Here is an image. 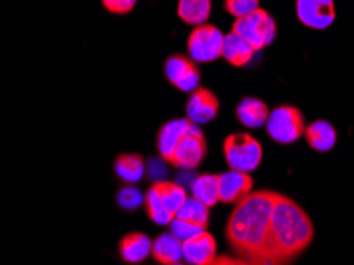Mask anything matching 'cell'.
<instances>
[{
	"label": "cell",
	"mask_w": 354,
	"mask_h": 265,
	"mask_svg": "<svg viewBox=\"0 0 354 265\" xmlns=\"http://www.w3.org/2000/svg\"><path fill=\"white\" fill-rule=\"evenodd\" d=\"M223 154L230 170L251 173L261 165L262 145L248 132H234L224 138Z\"/></svg>",
	"instance_id": "cell-3"
},
{
	"label": "cell",
	"mask_w": 354,
	"mask_h": 265,
	"mask_svg": "<svg viewBox=\"0 0 354 265\" xmlns=\"http://www.w3.org/2000/svg\"><path fill=\"white\" fill-rule=\"evenodd\" d=\"M315 240L308 213L291 197L278 194L272 212L267 265H291Z\"/></svg>",
	"instance_id": "cell-2"
},
{
	"label": "cell",
	"mask_w": 354,
	"mask_h": 265,
	"mask_svg": "<svg viewBox=\"0 0 354 265\" xmlns=\"http://www.w3.org/2000/svg\"><path fill=\"white\" fill-rule=\"evenodd\" d=\"M192 197L201 200L208 208L216 207L219 202V176L213 173H201L192 181Z\"/></svg>",
	"instance_id": "cell-20"
},
{
	"label": "cell",
	"mask_w": 354,
	"mask_h": 265,
	"mask_svg": "<svg viewBox=\"0 0 354 265\" xmlns=\"http://www.w3.org/2000/svg\"><path fill=\"white\" fill-rule=\"evenodd\" d=\"M261 0H224V10L235 18H241L259 8Z\"/></svg>",
	"instance_id": "cell-26"
},
{
	"label": "cell",
	"mask_w": 354,
	"mask_h": 265,
	"mask_svg": "<svg viewBox=\"0 0 354 265\" xmlns=\"http://www.w3.org/2000/svg\"><path fill=\"white\" fill-rule=\"evenodd\" d=\"M113 170L116 176L126 185H137L145 178L147 167L145 158L137 153H121L116 156L113 162Z\"/></svg>",
	"instance_id": "cell-17"
},
{
	"label": "cell",
	"mask_w": 354,
	"mask_h": 265,
	"mask_svg": "<svg viewBox=\"0 0 354 265\" xmlns=\"http://www.w3.org/2000/svg\"><path fill=\"white\" fill-rule=\"evenodd\" d=\"M219 113V99L207 88H197L186 102V118L197 126L216 120Z\"/></svg>",
	"instance_id": "cell-10"
},
{
	"label": "cell",
	"mask_w": 354,
	"mask_h": 265,
	"mask_svg": "<svg viewBox=\"0 0 354 265\" xmlns=\"http://www.w3.org/2000/svg\"><path fill=\"white\" fill-rule=\"evenodd\" d=\"M219 202L239 203L253 192L254 180L250 173L227 170L219 173Z\"/></svg>",
	"instance_id": "cell-11"
},
{
	"label": "cell",
	"mask_w": 354,
	"mask_h": 265,
	"mask_svg": "<svg viewBox=\"0 0 354 265\" xmlns=\"http://www.w3.org/2000/svg\"><path fill=\"white\" fill-rule=\"evenodd\" d=\"M202 230H205V229H202V227L187 223V221H183L180 218H175L170 223V234H174L176 239H180L181 241H186L187 239H191V237L197 235L198 232H202Z\"/></svg>",
	"instance_id": "cell-27"
},
{
	"label": "cell",
	"mask_w": 354,
	"mask_h": 265,
	"mask_svg": "<svg viewBox=\"0 0 354 265\" xmlns=\"http://www.w3.org/2000/svg\"><path fill=\"white\" fill-rule=\"evenodd\" d=\"M176 13L186 24H205L212 13V0H180Z\"/></svg>",
	"instance_id": "cell-22"
},
{
	"label": "cell",
	"mask_w": 354,
	"mask_h": 265,
	"mask_svg": "<svg viewBox=\"0 0 354 265\" xmlns=\"http://www.w3.org/2000/svg\"><path fill=\"white\" fill-rule=\"evenodd\" d=\"M171 265H186V264H183V262H178V264H171Z\"/></svg>",
	"instance_id": "cell-30"
},
{
	"label": "cell",
	"mask_w": 354,
	"mask_h": 265,
	"mask_svg": "<svg viewBox=\"0 0 354 265\" xmlns=\"http://www.w3.org/2000/svg\"><path fill=\"white\" fill-rule=\"evenodd\" d=\"M296 13L300 23L315 30H324L337 18L334 0H296Z\"/></svg>",
	"instance_id": "cell-9"
},
{
	"label": "cell",
	"mask_w": 354,
	"mask_h": 265,
	"mask_svg": "<svg viewBox=\"0 0 354 265\" xmlns=\"http://www.w3.org/2000/svg\"><path fill=\"white\" fill-rule=\"evenodd\" d=\"M153 188L154 191L158 192L160 202H162L165 208H167V212L176 218V214H178L181 207H183L187 200L186 189L183 186H180L178 183L171 181H156Z\"/></svg>",
	"instance_id": "cell-21"
},
{
	"label": "cell",
	"mask_w": 354,
	"mask_h": 265,
	"mask_svg": "<svg viewBox=\"0 0 354 265\" xmlns=\"http://www.w3.org/2000/svg\"><path fill=\"white\" fill-rule=\"evenodd\" d=\"M189 120L187 118H176V120H170L159 127L158 137H156V148L159 153V158H162L164 162H170L174 151L178 145V140L189 126Z\"/></svg>",
	"instance_id": "cell-14"
},
{
	"label": "cell",
	"mask_w": 354,
	"mask_h": 265,
	"mask_svg": "<svg viewBox=\"0 0 354 265\" xmlns=\"http://www.w3.org/2000/svg\"><path fill=\"white\" fill-rule=\"evenodd\" d=\"M224 34L213 24H201L187 39V53L196 62H213L223 57Z\"/></svg>",
	"instance_id": "cell-7"
},
{
	"label": "cell",
	"mask_w": 354,
	"mask_h": 265,
	"mask_svg": "<svg viewBox=\"0 0 354 265\" xmlns=\"http://www.w3.org/2000/svg\"><path fill=\"white\" fill-rule=\"evenodd\" d=\"M216 250V239L205 229L183 241V259L189 265H212L218 257Z\"/></svg>",
	"instance_id": "cell-12"
},
{
	"label": "cell",
	"mask_w": 354,
	"mask_h": 265,
	"mask_svg": "<svg viewBox=\"0 0 354 265\" xmlns=\"http://www.w3.org/2000/svg\"><path fill=\"white\" fill-rule=\"evenodd\" d=\"M102 5H104L110 13L126 15L129 12H132L133 7L137 5V0H102Z\"/></svg>",
	"instance_id": "cell-28"
},
{
	"label": "cell",
	"mask_w": 354,
	"mask_h": 265,
	"mask_svg": "<svg viewBox=\"0 0 354 265\" xmlns=\"http://www.w3.org/2000/svg\"><path fill=\"white\" fill-rule=\"evenodd\" d=\"M235 116L240 124L248 129H261L270 116L269 105L257 97H245L235 108Z\"/></svg>",
	"instance_id": "cell-15"
},
{
	"label": "cell",
	"mask_w": 354,
	"mask_h": 265,
	"mask_svg": "<svg viewBox=\"0 0 354 265\" xmlns=\"http://www.w3.org/2000/svg\"><path fill=\"white\" fill-rule=\"evenodd\" d=\"M153 251V241L143 232H127L118 243L121 261L131 265L143 264Z\"/></svg>",
	"instance_id": "cell-13"
},
{
	"label": "cell",
	"mask_w": 354,
	"mask_h": 265,
	"mask_svg": "<svg viewBox=\"0 0 354 265\" xmlns=\"http://www.w3.org/2000/svg\"><path fill=\"white\" fill-rule=\"evenodd\" d=\"M305 116L300 108L294 105H278L270 111L266 124L267 135L280 145H291L305 135Z\"/></svg>",
	"instance_id": "cell-4"
},
{
	"label": "cell",
	"mask_w": 354,
	"mask_h": 265,
	"mask_svg": "<svg viewBox=\"0 0 354 265\" xmlns=\"http://www.w3.org/2000/svg\"><path fill=\"white\" fill-rule=\"evenodd\" d=\"M232 32L248 40L256 51L272 45L277 39V21L264 8H257L253 13L235 19Z\"/></svg>",
	"instance_id": "cell-5"
},
{
	"label": "cell",
	"mask_w": 354,
	"mask_h": 265,
	"mask_svg": "<svg viewBox=\"0 0 354 265\" xmlns=\"http://www.w3.org/2000/svg\"><path fill=\"white\" fill-rule=\"evenodd\" d=\"M176 218L187 221V223L202 227V229H207L208 221H210V208L207 205H203L201 200L194 197H187L183 207L176 214Z\"/></svg>",
	"instance_id": "cell-23"
},
{
	"label": "cell",
	"mask_w": 354,
	"mask_h": 265,
	"mask_svg": "<svg viewBox=\"0 0 354 265\" xmlns=\"http://www.w3.org/2000/svg\"><path fill=\"white\" fill-rule=\"evenodd\" d=\"M256 50L251 43L243 37L230 32L224 37L223 45V57L234 67H246L253 61Z\"/></svg>",
	"instance_id": "cell-16"
},
{
	"label": "cell",
	"mask_w": 354,
	"mask_h": 265,
	"mask_svg": "<svg viewBox=\"0 0 354 265\" xmlns=\"http://www.w3.org/2000/svg\"><path fill=\"white\" fill-rule=\"evenodd\" d=\"M151 257L160 265L178 264L183 259V241L174 234H159L153 241Z\"/></svg>",
	"instance_id": "cell-19"
},
{
	"label": "cell",
	"mask_w": 354,
	"mask_h": 265,
	"mask_svg": "<svg viewBox=\"0 0 354 265\" xmlns=\"http://www.w3.org/2000/svg\"><path fill=\"white\" fill-rule=\"evenodd\" d=\"M212 265H259V264L245 261V259H240L237 256H218Z\"/></svg>",
	"instance_id": "cell-29"
},
{
	"label": "cell",
	"mask_w": 354,
	"mask_h": 265,
	"mask_svg": "<svg viewBox=\"0 0 354 265\" xmlns=\"http://www.w3.org/2000/svg\"><path fill=\"white\" fill-rule=\"evenodd\" d=\"M305 138L312 149L327 153L337 143V129L326 120H316L305 129Z\"/></svg>",
	"instance_id": "cell-18"
},
{
	"label": "cell",
	"mask_w": 354,
	"mask_h": 265,
	"mask_svg": "<svg viewBox=\"0 0 354 265\" xmlns=\"http://www.w3.org/2000/svg\"><path fill=\"white\" fill-rule=\"evenodd\" d=\"M116 203L124 212H136L145 205V196L137 186L124 185L116 192Z\"/></svg>",
	"instance_id": "cell-25"
},
{
	"label": "cell",
	"mask_w": 354,
	"mask_h": 265,
	"mask_svg": "<svg viewBox=\"0 0 354 265\" xmlns=\"http://www.w3.org/2000/svg\"><path fill=\"white\" fill-rule=\"evenodd\" d=\"M145 212H147V216L153 221L154 224L158 226H170L171 221L175 219V216L167 212V208L164 207L162 202L158 196V192L154 191V188L151 186L145 194Z\"/></svg>",
	"instance_id": "cell-24"
},
{
	"label": "cell",
	"mask_w": 354,
	"mask_h": 265,
	"mask_svg": "<svg viewBox=\"0 0 354 265\" xmlns=\"http://www.w3.org/2000/svg\"><path fill=\"white\" fill-rule=\"evenodd\" d=\"M208 154V143L205 134L194 122H189L186 131L178 140L174 156L169 164L178 170H196L205 161Z\"/></svg>",
	"instance_id": "cell-6"
},
{
	"label": "cell",
	"mask_w": 354,
	"mask_h": 265,
	"mask_svg": "<svg viewBox=\"0 0 354 265\" xmlns=\"http://www.w3.org/2000/svg\"><path fill=\"white\" fill-rule=\"evenodd\" d=\"M165 77L169 83L183 93H194L201 83L202 75L194 61L183 54H171L165 61Z\"/></svg>",
	"instance_id": "cell-8"
},
{
	"label": "cell",
	"mask_w": 354,
	"mask_h": 265,
	"mask_svg": "<svg viewBox=\"0 0 354 265\" xmlns=\"http://www.w3.org/2000/svg\"><path fill=\"white\" fill-rule=\"evenodd\" d=\"M278 194L280 192L270 189H261L235 203L226 223L224 235L229 248L237 257L267 265L272 212Z\"/></svg>",
	"instance_id": "cell-1"
}]
</instances>
